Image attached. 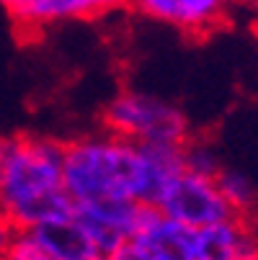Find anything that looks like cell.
I'll list each match as a JSON object with an SVG mask.
<instances>
[{
  "label": "cell",
  "instance_id": "cell-11",
  "mask_svg": "<svg viewBox=\"0 0 258 260\" xmlns=\"http://www.w3.org/2000/svg\"><path fill=\"white\" fill-rule=\"evenodd\" d=\"M225 13V0H178V26L207 28Z\"/></svg>",
  "mask_w": 258,
  "mask_h": 260
},
{
  "label": "cell",
  "instance_id": "cell-12",
  "mask_svg": "<svg viewBox=\"0 0 258 260\" xmlns=\"http://www.w3.org/2000/svg\"><path fill=\"white\" fill-rule=\"evenodd\" d=\"M183 152H186V170L199 173V175H209V178H217L222 173V162H219V155L212 144L191 142L189 147H183Z\"/></svg>",
  "mask_w": 258,
  "mask_h": 260
},
{
  "label": "cell",
  "instance_id": "cell-15",
  "mask_svg": "<svg viewBox=\"0 0 258 260\" xmlns=\"http://www.w3.org/2000/svg\"><path fill=\"white\" fill-rule=\"evenodd\" d=\"M18 232L21 230L16 227V221L11 219V214L0 206V260L8 255V250H11V245H13V240H16Z\"/></svg>",
  "mask_w": 258,
  "mask_h": 260
},
{
  "label": "cell",
  "instance_id": "cell-5",
  "mask_svg": "<svg viewBox=\"0 0 258 260\" xmlns=\"http://www.w3.org/2000/svg\"><path fill=\"white\" fill-rule=\"evenodd\" d=\"M129 242L153 260H202V230L168 216L155 204H139Z\"/></svg>",
  "mask_w": 258,
  "mask_h": 260
},
{
  "label": "cell",
  "instance_id": "cell-13",
  "mask_svg": "<svg viewBox=\"0 0 258 260\" xmlns=\"http://www.w3.org/2000/svg\"><path fill=\"white\" fill-rule=\"evenodd\" d=\"M3 260H57L49 250H44L28 230H21Z\"/></svg>",
  "mask_w": 258,
  "mask_h": 260
},
{
  "label": "cell",
  "instance_id": "cell-21",
  "mask_svg": "<svg viewBox=\"0 0 258 260\" xmlns=\"http://www.w3.org/2000/svg\"><path fill=\"white\" fill-rule=\"evenodd\" d=\"M132 3H139V0H132Z\"/></svg>",
  "mask_w": 258,
  "mask_h": 260
},
{
  "label": "cell",
  "instance_id": "cell-6",
  "mask_svg": "<svg viewBox=\"0 0 258 260\" xmlns=\"http://www.w3.org/2000/svg\"><path fill=\"white\" fill-rule=\"evenodd\" d=\"M139 201L134 199H101L75 204V216L91 235L98 252H117L124 247L137 227Z\"/></svg>",
  "mask_w": 258,
  "mask_h": 260
},
{
  "label": "cell",
  "instance_id": "cell-2",
  "mask_svg": "<svg viewBox=\"0 0 258 260\" xmlns=\"http://www.w3.org/2000/svg\"><path fill=\"white\" fill-rule=\"evenodd\" d=\"M65 144L44 137L0 139V206L8 214L65 188Z\"/></svg>",
  "mask_w": 258,
  "mask_h": 260
},
{
  "label": "cell",
  "instance_id": "cell-19",
  "mask_svg": "<svg viewBox=\"0 0 258 260\" xmlns=\"http://www.w3.org/2000/svg\"><path fill=\"white\" fill-rule=\"evenodd\" d=\"M88 260H117V255H111V252H93Z\"/></svg>",
  "mask_w": 258,
  "mask_h": 260
},
{
  "label": "cell",
  "instance_id": "cell-8",
  "mask_svg": "<svg viewBox=\"0 0 258 260\" xmlns=\"http://www.w3.org/2000/svg\"><path fill=\"white\" fill-rule=\"evenodd\" d=\"M28 232L57 260H88L93 252H98L91 235L85 232V227L80 224V219L75 214L47 221V224H39Z\"/></svg>",
  "mask_w": 258,
  "mask_h": 260
},
{
  "label": "cell",
  "instance_id": "cell-10",
  "mask_svg": "<svg viewBox=\"0 0 258 260\" xmlns=\"http://www.w3.org/2000/svg\"><path fill=\"white\" fill-rule=\"evenodd\" d=\"M217 183H219V191H222V196L230 204V209H233L235 216L238 214H248V211L255 209L258 193H255L253 183L245 175H240L235 170H222V173L217 175Z\"/></svg>",
  "mask_w": 258,
  "mask_h": 260
},
{
  "label": "cell",
  "instance_id": "cell-1",
  "mask_svg": "<svg viewBox=\"0 0 258 260\" xmlns=\"http://www.w3.org/2000/svg\"><path fill=\"white\" fill-rule=\"evenodd\" d=\"M65 191L75 204L101 199H145V157L139 142L108 132L65 144Z\"/></svg>",
  "mask_w": 258,
  "mask_h": 260
},
{
  "label": "cell",
  "instance_id": "cell-3",
  "mask_svg": "<svg viewBox=\"0 0 258 260\" xmlns=\"http://www.w3.org/2000/svg\"><path fill=\"white\" fill-rule=\"evenodd\" d=\"M103 124L111 134L132 142L183 144L189 134V121L178 106L147 93H119L106 106Z\"/></svg>",
  "mask_w": 258,
  "mask_h": 260
},
{
  "label": "cell",
  "instance_id": "cell-16",
  "mask_svg": "<svg viewBox=\"0 0 258 260\" xmlns=\"http://www.w3.org/2000/svg\"><path fill=\"white\" fill-rule=\"evenodd\" d=\"M114 255H117V260H153L147 252H142L134 242H127V245H124V247H119Z\"/></svg>",
  "mask_w": 258,
  "mask_h": 260
},
{
  "label": "cell",
  "instance_id": "cell-7",
  "mask_svg": "<svg viewBox=\"0 0 258 260\" xmlns=\"http://www.w3.org/2000/svg\"><path fill=\"white\" fill-rule=\"evenodd\" d=\"M145 157V199L142 204H160L168 185L186 170L183 144L176 142H139Z\"/></svg>",
  "mask_w": 258,
  "mask_h": 260
},
{
  "label": "cell",
  "instance_id": "cell-18",
  "mask_svg": "<svg viewBox=\"0 0 258 260\" xmlns=\"http://www.w3.org/2000/svg\"><path fill=\"white\" fill-rule=\"evenodd\" d=\"M26 3H28V0H0V6H3V8H8L13 16H16V13H18V11H21Z\"/></svg>",
  "mask_w": 258,
  "mask_h": 260
},
{
  "label": "cell",
  "instance_id": "cell-17",
  "mask_svg": "<svg viewBox=\"0 0 258 260\" xmlns=\"http://www.w3.org/2000/svg\"><path fill=\"white\" fill-rule=\"evenodd\" d=\"M127 3V0H93V8H96V13H101V11H114V8H122Z\"/></svg>",
  "mask_w": 258,
  "mask_h": 260
},
{
  "label": "cell",
  "instance_id": "cell-9",
  "mask_svg": "<svg viewBox=\"0 0 258 260\" xmlns=\"http://www.w3.org/2000/svg\"><path fill=\"white\" fill-rule=\"evenodd\" d=\"M91 13H96L93 0H28L16 13V18L23 26H36V23H52L67 18H83Z\"/></svg>",
  "mask_w": 258,
  "mask_h": 260
},
{
  "label": "cell",
  "instance_id": "cell-4",
  "mask_svg": "<svg viewBox=\"0 0 258 260\" xmlns=\"http://www.w3.org/2000/svg\"><path fill=\"white\" fill-rule=\"evenodd\" d=\"M168 216L186 221V224L204 230L217 221H225L233 214L230 204L225 201L222 191H219L217 178L199 175L191 170H183L168 188L158 204Z\"/></svg>",
  "mask_w": 258,
  "mask_h": 260
},
{
  "label": "cell",
  "instance_id": "cell-20",
  "mask_svg": "<svg viewBox=\"0 0 258 260\" xmlns=\"http://www.w3.org/2000/svg\"><path fill=\"white\" fill-rule=\"evenodd\" d=\"M243 3H250V6H258V0H243Z\"/></svg>",
  "mask_w": 258,
  "mask_h": 260
},
{
  "label": "cell",
  "instance_id": "cell-14",
  "mask_svg": "<svg viewBox=\"0 0 258 260\" xmlns=\"http://www.w3.org/2000/svg\"><path fill=\"white\" fill-rule=\"evenodd\" d=\"M139 11L150 18L178 23V0H139Z\"/></svg>",
  "mask_w": 258,
  "mask_h": 260
}]
</instances>
